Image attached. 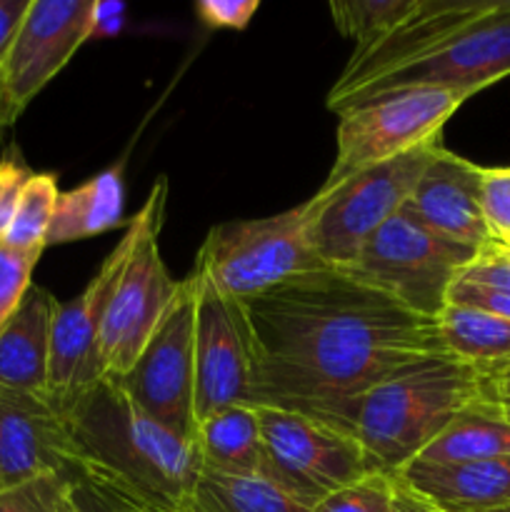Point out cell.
Masks as SVG:
<instances>
[{"label": "cell", "instance_id": "cell-1", "mask_svg": "<svg viewBox=\"0 0 510 512\" xmlns=\"http://www.w3.org/2000/svg\"><path fill=\"white\" fill-rule=\"evenodd\" d=\"M245 310L255 343L250 405L308 415L350 435L370 388L445 350L435 320L335 268L298 275Z\"/></svg>", "mask_w": 510, "mask_h": 512}, {"label": "cell", "instance_id": "cell-2", "mask_svg": "<svg viewBox=\"0 0 510 512\" xmlns=\"http://www.w3.org/2000/svg\"><path fill=\"white\" fill-rule=\"evenodd\" d=\"M65 420L78 450V473L98 475L155 508L193 505L203 470L198 450L145 415L118 378L105 375Z\"/></svg>", "mask_w": 510, "mask_h": 512}, {"label": "cell", "instance_id": "cell-3", "mask_svg": "<svg viewBox=\"0 0 510 512\" xmlns=\"http://www.w3.org/2000/svg\"><path fill=\"white\" fill-rule=\"evenodd\" d=\"M488 393L483 370L450 353H433L395 370L363 395L355 438L388 473L413 463L445 425Z\"/></svg>", "mask_w": 510, "mask_h": 512}, {"label": "cell", "instance_id": "cell-4", "mask_svg": "<svg viewBox=\"0 0 510 512\" xmlns=\"http://www.w3.org/2000/svg\"><path fill=\"white\" fill-rule=\"evenodd\" d=\"M475 253L478 250L433 233L405 205L365 243L358 258L340 270L410 313L438 320L448 305L450 288Z\"/></svg>", "mask_w": 510, "mask_h": 512}, {"label": "cell", "instance_id": "cell-5", "mask_svg": "<svg viewBox=\"0 0 510 512\" xmlns=\"http://www.w3.org/2000/svg\"><path fill=\"white\" fill-rule=\"evenodd\" d=\"M193 268L220 293L248 303L298 275L328 265L310 245L308 208L303 203L268 218L213 225Z\"/></svg>", "mask_w": 510, "mask_h": 512}, {"label": "cell", "instance_id": "cell-6", "mask_svg": "<svg viewBox=\"0 0 510 512\" xmlns=\"http://www.w3.org/2000/svg\"><path fill=\"white\" fill-rule=\"evenodd\" d=\"M468 95L445 88H400L380 93L338 115L335 160L323 188L360 170L440 143L445 123Z\"/></svg>", "mask_w": 510, "mask_h": 512}, {"label": "cell", "instance_id": "cell-7", "mask_svg": "<svg viewBox=\"0 0 510 512\" xmlns=\"http://www.w3.org/2000/svg\"><path fill=\"white\" fill-rule=\"evenodd\" d=\"M165 203L168 180L160 178L133 215L138 223V238L100 325V363L110 378H123L133 368L178 290L180 280H173L165 268L158 243Z\"/></svg>", "mask_w": 510, "mask_h": 512}, {"label": "cell", "instance_id": "cell-8", "mask_svg": "<svg viewBox=\"0 0 510 512\" xmlns=\"http://www.w3.org/2000/svg\"><path fill=\"white\" fill-rule=\"evenodd\" d=\"M435 145L360 170L305 200L308 240L328 268H348L365 243L410 203Z\"/></svg>", "mask_w": 510, "mask_h": 512}, {"label": "cell", "instance_id": "cell-9", "mask_svg": "<svg viewBox=\"0 0 510 512\" xmlns=\"http://www.w3.org/2000/svg\"><path fill=\"white\" fill-rule=\"evenodd\" d=\"M258 410L265 450L260 475L305 508L383 470L355 435L290 410Z\"/></svg>", "mask_w": 510, "mask_h": 512}, {"label": "cell", "instance_id": "cell-10", "mask_svg": "<svg viewBox=\"0 0 510 512\" xmlns=\"http://www.w3.org/2000/svg\"><path fill=\"white\" fill-rule=\"evenodd\" d=\"M195 275L178 283L163 320L133 368L118 378L145 415L195 445Z\"/></svg>", "mask_w": 510, "mask_h": 512}, {"label": "cell", "instance_id": "cell-11", "mask_svg": "<svg viewBox=\"0 0 510 512\" xmlns=\"http://www.w3.org/2000/svg\"><path fill=\"white\" fill-rule=\"evenodd\" d=\"M135 238H138V223L130 218L125 235L110 250L93 280L75 298L55 303L45 398L58 413H68L90 388L105 378L100 363V325Z\"/></svg>", "mask_w": 510, "mask_h": 512}, {"label": "cell", "instance_id": "cell-12", "mask_svg": "<svg viewBox=\"0 0 510 512\" xmlns=\"http://www.w3.org/2000/svg\"><path fill=\"white\" fill-rule=\"evenodd\" d=\"M195 275V415L198 423L230 405H250L255 343L243 300Z\"/></svg>", "mask_w": 510, "mask_h": 512}, {"label": "cell", "instance_id": "cell-13", "mask_svg": "<svg viewBox=\"0 0 510 512\" xmlns=\"http://www.w3.org/2000/svg\"><path fill=\"white\" fill-rule=\"evenodd\" d=\"M510 75V0H488L483 13L470 20L443 50L390 78L360 90L340 108L365 103L400 88H445L473 98L488 85ZM338 113V115H340Z\"/></svg>", "mask_w": 510, "mask_h": 512}, {"label": "cell", "instance_id": "cell-14", "mask_svg": "<svg viewBox=\"0 0 510 512\" xmlns=\"http://www.w3.org/2000/svg\"><path fill=\"white\" fill-rule=\"evenodd\" d=\"M488 0H418L413 13L388 35L365 48H355L343 73L328 93V108L340 113L350 98L378 80L390 78L410 65L443 50L465 25L478 18Z\"/></svg>", "mask_w": 510, "mask_h": 512}, {"label": "cell", "instance_id": "cell-15", "mask_svg": "<svg viewBox=\"0 0 510 512\" xmlns=\"http://www.w3.org/2000/svg\"><path fill=\"white\" fill-rule=\"evenodd\" d=\"M98 0H30L28 13L0 65L5 93L23 115L35 95L93 38Z\"/></svg>", "mask_w": 510, "mask_h": 512}, {"label": "cell", "instance_id": "cell-16", "mask_svg": "<svg viewBox=\"0 0 510 512\" xmlns=\"http://www.w3.org/2000/svg\"><path fill=\"white\" fill-rule=\"evenodd\" d=\"M80 470L68 420L45 395L0 390V488L45 473Z\"/></svg>", "mask_w": 510, "mask_h": 512}, {"label": "cell", "instance_id": "cell-17", "mask_svg": "<svg viewBox=\"0 0 510 512\" xmlns=\"http://www.w3.org/2000/svg\"><path fill=\"white\" fill-rule=\"evenodd\" d=\"M480 170L438 143L408 203L433 233L473 250L493 240L480 213Z\"/></svg>", "mask_w": 510, "mask_h": 512}, {"label": "cell", "instance_id": "cell-18", "mask_svg": "<svg viewBox=\"0 0 510 512\" xmlns=\"http://www.w3.org/2000/svg\"><path fill=\"white\" fill-rule=\"evenodd\" d=\"M400 480L440 512H485L510 505V458L473 463H410Z\"/></svg>", "mask_w": 510, "mask_h": 512}, {"label": "cell", "instance_id": "cell-19", "mask_svg": "<svg viewBox=\"0 0 510 512\" xmlns=\"http://www.w3.org/2000/svg\"><path fill=\"white\" fill-rule=\"evenodd\" d=\"M55 295L30 285L13 318L0 330V390L45 395Z\"/></svg>", "mask_w": 510, "mask_h": 512}, {"label": "cell", "instance_id": "cell-20", "mask_svg": "<svg viewBox=\"0 0 510 512\" xmlns=\"http://www.w3.org/2000/svg\"><path fill=\"white\" fill-rule=\"evenodd\" d=\"M128 225L125 220V175L123 163L100 170L73 190L60 193L50 223L45 248L50 245L78 243L115 228Z\"/></svg>", "mask_w": 510, "mask_h": 512}, {"label": "cell", "instance_id": "cell-21", "mask_svg": "<svg viewBox=\"0 0 510 512\" xmlns=\"http://www.w3.org/2000/svg\"><path fill=\"white\" fill-rule=\"evenodd\" d=\"M195 450L203 470L223 475L263 473V425L255 405H230L198 423Z\"/></svg>", "mask_w": 510, "mask_h": 512}, {"label": "cell", "instance_id": "cell-22", "mask_svg": "<svg viewBox=\"0 0 510 512\" xmlns=\"http://www.w3.org/2000/svg\"><path fill=\"white\" fill-rule=\"evenodd\" d=\"M493 458H510V423L485 393L483 400L455 415L413 463H473Z\"/></svg>", "mask_w": 510, "mask_h": 512}, {"label": "cell", "instance_id": "cell-23", "mask_svg": "<svg viewBox=\"0 0 510 512\" xmlns=\"http://www.w3.org/2000/svg\"><path fill=\"white\" fill-rule=\"evenodd\" d=\"M435 323L443 348L465 363L485 368L510 358V320L448 303Z\"/></svg>", "mask_w": 510, "mask_h": 512}, {"label": "cell", "instance_id": "cell-24", "mask_svg": "<svg viewBox=\"0 0 510 512\" xmlns=\"http://www.w3.org/2000/svg\"><path fill=\"white\" fill-rule=\"evenodd\" d=\"M198 512H310L263 475H223L200 470L193 495Z\"/></svg>", "mask_w": 510, "mask_h": 512}, {"label": "cell", "instance_id": "cell-25", "mask_svg": "<svg viewBox=\"0 0 510 512\" xmlns=\"http://www.w3.org/2000/svg\"><path fill=\"white\" fill-rule=\"evenodd\" d=\"M58 175L55 173H33L28 185L20 195L18 210L5 235V248L20 250V253H40L45 250L50 223H53L55 205H58Z\"/></svg>", "mask_w": 510, "mask_h": 512}, {"label": "cell", "instance_id": "cell-26", "mask_svg": "<svg viewBox=\"0 0 510 512\" xmlns=\"http://www.w3.org/2000/svg\"><path fill=\"white\" fill-rule=\"evenodd\" d=\"M415 5L418 0H338L330 3V15L340 35L365 48L408 18Z\"/></svg>", "mask_w": 510, "mask_h": 512}, {"label": "cell", "instance_id": "cell-27", "mask_svg": "<svg viewBox=\"0 0 510 512\" xmlns=\"http://www.w3.org/2000/svg\"><path fill=\"white\" fill-rule=\"evenodd\" d=\"M0 512H80L75 480L70 475L45 473L0 488Z\"/></svg>", "mask_w": 510, "mask_h": 512}, {"label": "cell", "instance_id": "cell-28", "mask_svg": "<svg viewBox=\"0 0 510 512\" xmlns=\"http://www.w3.org/2000/svg\"><path fill=\"white\" fill-rule=\"evenodd\" d=\"M395 488H398V473L380 470L330 493L328 498L313 505L310 512H388L395 498Z\"/></svg>", "mask_w": 510, "mask_h": 512}, {"label": "cell", "instance_id": "cell-29", "mask_svg": "<svg viewBox=\"0 0 510 512\" xmlns=\"http://www.w3.org/2000/svg\"><path fill=\"white\" fill-rule=\"evenodd\" d=\"M40 253H20L0 245V330L13 318L20 300L33 285V270Z\"/></svg>", "mask_w": 510, "mask_h": 512}, {"label": "cell", "instance_id": "cell-30", "mask_svg": "<svg viewBox=\"0 0 510 512\" xmlns=\"http://www.w3.org/2000/svg\"><path fill=\"white\" fill-rule=\"evenodd\" d=\"M480 213L493 240H510V168L480 170Z\"/></svg>", "mask_w": 510, "mask_h": 512}, {"label": "cell", "instance_id": "cell-31", "mask_svg": "<svg viewBox=\"0 0 510 512\" xmlns=\"http://www.w3.org/2000/svg\"><path fill=\"white\" fill-rule=\"evenodd\" d=\"M75 503L80 512H145L135 495L90 473L75 475Z\"/></svg>", "mask_w": 510, "mask_h": 512}, {"label": "cell", "instance_id": "cell-32", "mask_svg": "<svg viewBox=\"0 0 510 512\" xmlns=\"http://www.w3.org/2000/svg\"><path fill=\"white\" fill-rule=\"evenodd\" d=\"M458 280H468V283L485 285V288L503 290L510 293V243L503 240H490L485 248L475 253V258L465 265Z\"/></svg>", "mask_w": 510, "mask_h": 512}, {"label": "cell", "instance_id": "cell-33", "mask_svg": "<svg viewBox=\"0 0 510 512\" xmlns=\"http://www.w3.org/2000/svg\"><path fill=\"white\" fill-rule=\"evenodd\" d=\"M30 175H33V170L28 168L25 158L20 155L18 145H10L3 158H0V245L5 243V235H8L10 223H13L20 195H23Z\"/></svg>", "mask_w": 510, "mask_h": 512}, {"label": "cell", "instance_id": "cell-34", "mask_svg": "<svg viewBox=\"0 0 510 512\" xmlns=\"http://www.w3.org/2000/svg\"><path fill=\"white\" fill-rule=\"evenodd\" d=\"M258 10L260 0H200L195 5L198 20L210 30H245Z\"/></svg>", "mask_w": 510, "mask_h": 512}, {"label": "cell", "instance_id": "cell-35", "mask_svg": "<svg viewBox=\"0 0 510 512\" xmlns=\"http://www.w3.org/2000/svg\"><path fill=\"white\" fill-rule=\"evenodd\" d=\"M448 303L465 305V308L483 310V313L510 320V293L485 288V285L468 283V280H455L453 288H450Z\"/></svg>", "mask_w": 510, "mask_h": 512}, {"label": "cell", "instance_id": "cell-36", "mask_svg": "<svg viewBox=\"0 0 510 512\" xmlns=\"http://www.w3.org/2000/svg\"><path fill=\"white\" fill-rule=\"evenodd\" d=\"M28 5L30 0H0V65H3L15 33L28 13Z\"/></svg>", "mask_w": 510, "mask_h": 512}, {"label": "cell", "instance_id": "cell-37", "mask_svg": "<svg viewBox=\"0 0 510 512\" xmlns=\"http://www.w3.org/2000/svg\"><path fill=\"white\" fill-rule=\"evenodd\" d=\"M123 13L125 8L118 3H98V10H95V28H93V38L95 35H115L123 25Z\"/></svg>", "mask_w": 510, "mask_h": 512}, {"label": "cell", "instance_id": "cell-38", "mask_svg": "<svg viewBox=\"0 0 510 512\" xmlns=\"http://www.w3.org/2000/svg\"><path fill=\"white\" fill-rule=\"evenodd\" d=\"M388 512H433V508L418 493H413L398 475V488H395V498Z\"/></svg>", "mask_w": 510, "mask_h": 512}, {"label": "cell", "instance_id": "cell-39", "mask_svg": "<svg viewBox=\"0 0 510 512\" xmlns=\"http://www.w3.org/2000/svg\"><path fill=\"white\" fill-rule=\"evenodd\" d=\"M20 115L15 113V108L10 105V98L8 93H5V83H3V75H0V143H3L5 133H8L10 125L18 120Z\"/></svg>", "mask_w": 510, "mask_h": 512}, {"label": "cell", "instance_id": "cell-40", "mask_svg": "<svg viewBox=\"0 0 510 512\" xmlns=\"http://www.w3.org/2000/svg\"><path fill=\"white\" fill-rule=\"evenodd\" d=\"M480 370H483V378L488 385H510V358L493 365H485Z\"/></svg>", "mask_w": 510, "mask_h": 512}, {"label": "cell", "instance_id": "cell-41", "mask_svg": "<svg viewBox=\"0 0 510 512\" xmlns=\"http://www.w3.org/2000/svg\"><path fill=\"white\" fill-rule=\"evenodd\" d=\"M488 400L510 423V385H488Z\"/></svg>", "mask_w": 510, "mask_h": 512}, {"label": "cell", "instance_id": "cell-42", "mask_svg": "<svg viewBox=\"0 0 510 512\" xmlns=\"http://www.w3.org/2000/svg\"><path fill=\"white\" fill-rule=\"evenodd\" d=\"M140 500V498H138ZM140 503H143V500H140ZM143 508H145V512H198V510H193V508H185V510H165V508H155V505H148V503H143Z\"/></svg>", "mask_w": 510, "mask_h": 512}, {"label": "cell", "instance_id": "cell-43", "mask_svg": "<svg viewBox=\"0 0 510 512\" xmlns=\"http://www.w3.org/2000/svg\"><path fill=\"white\" fill-rule=\"evenodd\" d=\"M485 512H510V505H503V508H495V510H485Z\"/></svg>", "mask_w": 510, "mask_h": 512}, {"label": "cell", "instance_id": "cell-44", "mask_svg": "<svg viewBox=\"0 0 510 512\" xmlns=\"http://www.w3.org/2000/svg\"><path fill=\"white\" fill-rule=\"evenodd\" d=\"M433 512H440V510H433Z\"/></svg>", "mask_w": 510, "mask_h": 512}, {"label": "cell", "instance_id": "cell-45", "mask_svg": "<svg viewBox=\"0 0 510 512\" xmlns=\"http://www.w3.org/2000/svg\"><path fill=\"white\" fill-rule=\"evenodd\" d=\"M508 243H510V240H508Z\"/></svg>", "mask_w": 510, "mask_h": 512}]
</instances>
